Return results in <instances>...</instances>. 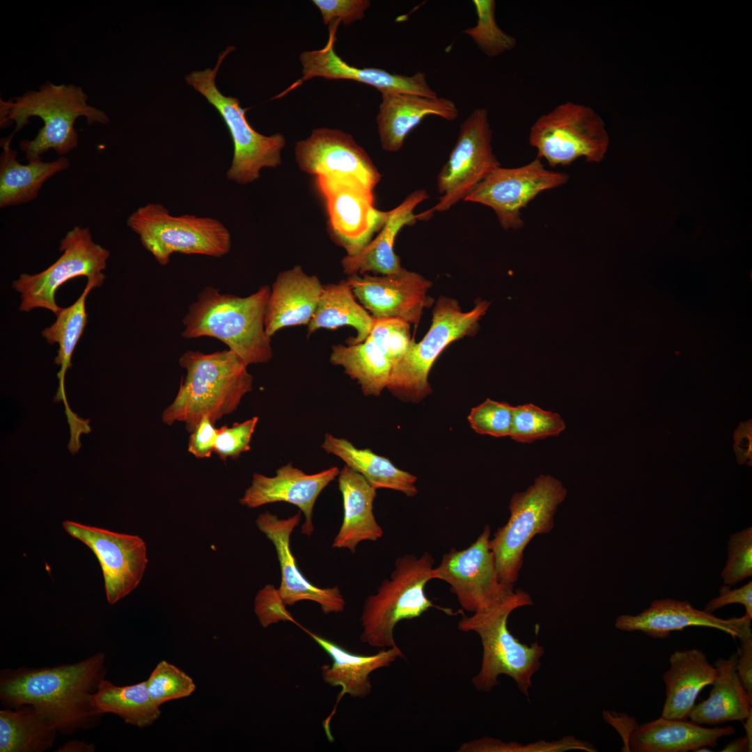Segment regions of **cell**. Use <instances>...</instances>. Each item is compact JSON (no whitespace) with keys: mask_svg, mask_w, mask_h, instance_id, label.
<instances>
[{"mask_svg":"<svg viewBox=\"0 0 752 752\" xmlns=\"http://www.w3.org/2000/svg\"><path fill=\"white\" fill-rule=\"evenodd\" d=\"M127 225L161 265H166L175 253L221 258L231 248L230 233L220 221L194 214L172 215L160 203L139 207L127 217Z\"/></svg>","mask_w":752,"mask_h":752,"instance_id":"cell-8","label":"cell"},{"mask_svg":"<svg viewBox=\"0 0 752 752\" xmlns=\"http://www.w3.org/2000/svg\"><path fill=\"white\" fill-rule=\"evenodd\" d=\"M742 722H743L746 732L745 736L747 738L749 746L752 747V712Z\"/></svg>","mask_w":752,"mask_h":752,"instance_id":"cell-56","label":"cell"},{"mask_svg":"<svg viewBox=\"0 0 752 752\" xmlns=\"http://www.w3.org/2000/svg\"><path fill=\"white\" fill-rule=\"evenodd\" d=\"M87 100L81 86L46 81L38 91L31 90L7 101L1 99L0 127L15 123V134L29 123L31 117H39L43 127L34 139H24L19 144L26 159L28 162L40 159L42 155L52 149L63 156L78 145L74 125L79 117L86 118L89 125L109 122L106 113L88 104Z\"/></svg>","mask_w":752,"mask_h":752,"instance_id":"cell-3","label":"cell"},{"mask_svg":"<svg viewBox=\"0 0 752 752\" xmlns=\"http://www.w3.org/2000/svg\"><path fill=\"white\" fill-rule=\"evenodd\" d=\"M490 533L486 525L470 546L451 549L433 568L432 579L448 583L461 607L469 612L484 610L513 590L514 584L499 579L489 548Z\"/></svg>","mask_w":752,"mask_h":752,"instance_id":"cell-15","label":"cell"},{"mask_svg":"<svg viewBox=\"0 0 752 752\" xmlns=\"http://www.w3.org/2000/svg\"><path fill=\"white\" fill-rule=\"evenodd\" d=\"M569 175L547 170L536 158L517 168L494 169L464 199L492 208L505 230L524 226L521 210L545 190L565 185Z\"/></svg>","mask_w":752,"mask_h":752,"instance_id":"cell-16","label":"cell"},{"mask_svg":"<svg viewBox=\"0 0 752 752\" xmlns=\"http://www.w3.org/2000/svg\"><path fill=\"white\" fill-rule=\"evenodd\" d=\"M301 512L286 519L265 511L256 519L257 528L272 542L276 551L281 573L279 593L285 605L302 600L318 603L324 614L341 613L345 601L338 586L321 588L310 582L298 568L290 547V536L299 525Z\"/></svg>","mask_w":752,"mask_h":752,"instance_id":"cell-20","label":"cell"},{"mask_svg":"<svg viewBox=\"0 0 752 752\" xmlns=\"http://www.w3.org/2000/svg\"><path fill=\"white\" fill-rule=\"evenodd\" d=\"M346 281L356 299L374 319L397 318L416 326L424 308L433 302L427 295L432 283L404 268L388 275L354 274Z\"/></svg>","mask_w":752,"mask_h":752,"instance_id":"cell-18","label":"cell"},{"mask_svg":"<svg viewBox=\"0 0 752 752\" xmlns=\"http://www.w3.org/2000/svg\"><path fill=\"white\" fill-rule=\"evenodd\" d=\"M295 156L302 171L315 176L352 175L372 190L381 178L365 150L350 134L339 130H313L308 137L295 143Z\"/></svg>","mask_w":752,"mask_h":752,"instance_id":"cell-19","label":"cell"},{"mask_svg":"<svg viewBox=\"0 0 752 752\" xmlns=\"http://www.w3.org/2000/svg\"><path fill=\"white\" fill-rule=\"evenodd\" d=\"M339 472L337 467H332L316 473L307 474L289 462L279 468L272 477L253 473L251 483L239 503L249 508L276 502L295 505L305 517L301 533L310 537L314 531L313 510L315 501Z\"/></svg>","mask_w":752,"mask_h":752,"instance_id":"cell-21","label":"cell"},{"mask_svg":"<svg viewBox=\"0 0 752 752\" xmlns=\"http://www.w3.org/2000/svg\"><path fill=\"white\" fill-rule=\"evenodd\" d=\"M603 717L606 722L613 726L620 735L624 743L622 751H630L629 739L639 726L636 719L625 713H617L612 711H604Z\"/></svg>","mask_w":752,"mask_h":752,"instance_id":"cell-52","label":"cell"},{"mask_svg":"<svg viewBox=\"0 0 752 752\" xmlns=\"http://www.w3.org/2000/svg\"><path fill=\"white\" fill-rule=\"evenodd\" d=\"M733 726L705 728L691 721L660 718L636 728L629 739L630 751L687 752L714 748L719 738L733 735Z\"/></svg>","mask_w":752,"mask_h":752,"instance_id":"cell-31","label":"cell"},{"mask_svg":"<svg viewBox=\"0 0 752 752\" xmlns=\"http://www.w3.org/2000/svg\"><path fill=\"white\" fill-rule=\"evenodd\" d=\"M528 141L551 167L567 166L579 158L598 163L605 157L609 136L603 120L590 107L560 104L540 116L531 127Z\"/></svg>","mask_w":752,"mask_h":752,"instance_id":"cell-11","label":"cell"},{"mask_svg":"<svg viewBox=\"0 0 752 752\" xmlns=\"http://www.w3.org/2000/svg\"><path fill=\"white\" fill-rule=\"evenodd\" d=\"M278 589L272 585H267L256 595L254 611L263 627H268L280 621H290L302 627L286 609Z\"/></svg>","mask_w":752,"mask_h":752,"instance_id":"cell-48","label":"cell"},{"mask_svg":"<svg viewBox=\"0 0 752 752\" xmlns=\"http://www.w3.org/2000/svg\"><path fill=\"white\" fill-rule=\"evenodd\" d=\"M741 604L744 606L746 616L752 619V581L739 588L730 589V586H723L719 588L717 597L711 600L705 605V611L712 613L719 609L730 604Z\"/></svg>","mask_w":752,"mask_h":752,"instance_id":"cell-50","label":"cell"},{"mask_svg":"<svg viewBox=\"0 0 752 752\" xmlns=\"http://www.w3.org/2000/svg\"><path fill=\"white\" fill-rule=\"evenodd\" d=\"M105 655L73 664L1 671L0 700L9 708L30 705L63 735L95 727L102 714L91 697L105 678Z\"/></svg>","mask_w":752,"mask_h":752,"instance_id":"cell-1","label":"cell"},{"mask_svg":"<svg viewBox=\"0 0 752 752\" xmlns=\"http://www.w3.org/2000/svg\"><path fill=\"white\" fill-rule=\"evenodd\" d=\"M428 198L425 189H418L388 211L386 220L377 236L357 255L343 258L341 264L344 273L352 276L368 272L381 275L399 272L402 267L393 249L396 236L403 227L412 226L418 218L425 217L424 213L417 215L414 211Z\"/></svg>","mask_w":752,"mask_h":752,"instance_id":"cell-28","label":"cell"},{"mask_svg":"<svg viewBox=\"0 0 752 752\" xmlns=\"http://www.w3.org/2000/svg\"><path fill=\"white\" fill-rule=\"evenodd\" d=\"M217 428L210 418L205 415L191 432L188 452L197 458H209L214 453Z\"/></svg>","mask_w":752,"mask_h":752,"instance_id":"cell-49","label":"cell"},{"mask_svg":"<svg viewBox=\"0 0 752 752\" xmlns=\"http://www.w3.org/2000/svg\"><path fill=\"white\" fill-rule=\"evenodd\" d=\"M669 663V668L663 675L666 698L661 716L685 720L702 689L713 684L717 671L709 663L705 653L697 648L675 650Z\"/></svg>","mask_w":752,"mask_h":752,"instance_id":"cell-29","label":"cell"},{"mask_svg":"<svg viewBox=\"0 0 752 752\" xmlns=\"http://www.w3.org/2000/svg\"><path fill=\"white\" fill-rule=\"evenodd\" d=\"M258 421L253 416L242 423H235L231 427L226 425L217 428L214 453L221 460L235 459L251 450V440Z\"/></svg>","mask_w":752,"mask_h":752,"instance_id":"cell-46","label":"cell"},{"mask_svg":"<svg viewBox=\"0 0 752 752\" xmlns=\"http://www.w3.org/2000/svg\"><path fill=\"white\" fill-rule=\"evenodd\" d=\"M95 746L83 741L71 740L60 746L56 752H93Z\"/></svg>","mask_w":752,"mask_h":752,"instance_id":"cell-54","label":"cell"},{"mask_svg":"<svg viewBox=\"0 0 752 752\" xmlns=\"http://www.w3.org/2000/svg\"><path fill=\"white\" fill-rule=\"evenodd\" d=\"M492 131L484 108L474 109L460 125L457 141L437 176L441 194L429 210L444 212L464 199L500 166L492 148Z\"/></svg>","mask_w":752,"mask_h":752,"instance_id":"cell-14","label":"cell"},{"mask_svg":"<svg viewBox=\"0 0 752 752\" xmlns=\"http://www.w3.org/2000/svg\"><path fill=\"white\" fill-rule=\"evenodd\" d=\"M565 428V422L558 413L528 403L514 407L510 437L519 443H531L557 436Z\"/></svg>","mask_w":752,"mask_h":752,"instance_id":"cell-40","label":"cell"},{"mask_svg":"<svg viewBox=\"0 0 752 752\" xmlns=\"http://www.w3.org/2000/svg\"><path fill=\"white\" fill-rule=\"evenodd\" d=\"M338 476L343 518L332 547L347 549L354 554L361 542L376 541L383 535L373 513L376 489L360 473L346 465L340 470Z\"/></svg>","mask_w":752,"mask_h":752,"instance_id":"cell-30","label":"cell"},{"mask_svg":"<svg viewBox=\"0 0 752 752\" xmlns=\"http://www.w3.org/2000/svg\"><path fill=\"white\" fill-rule=\"evenodd\" d=\"M0 711V752H43L54 744L58 732L33 706L23 705Z\"/></svg>","mask_w":752,"mask_h":752,"instance_id":"cell-37","label":"cell"},{"mask_svg":"<svg viewBox=\"0 0 752 752\" xmlns=\"http://www.w3.org/2000/svg\"><path fill=\"white\" fill-rule=\"evenodd\" d=\"M234 49L229 46L221 52L213 69L193 71L185 79L217 110L230 134L234 152L227 178L246 185L259 178L262 169L275 168L281 164V152L285 139L280 133L265 136L256 131L246 118L247 109L241 107L239 100L223 95L217 88L215 80L219 68Z\"/></svg>","mask_w":752,"mask_h":752,"instance_id":"cell-10","label":"cell"},{"mask_svg":"<svg viewBox=\"0 0 752 752\" xmlns=\"http://www.w3.org/2000/svg\"><path fill=\"white\" fill-rule=\"evenodd\" d=\"M376 117L381 146L388 152L398 151L408 134L428 116L447 120L458 116L455 103L446 97H429L420 95L386 92Z\"/></svg>","mask_w":752,"mask_h":752,"instance_id":"cell-25","label":"cell"},{"mask_svg":"<svg viewBox=\"0 0 752 752\" xmlns=\"http://www.w3.org/2000/svg\"><path fill=\"white\" fill-rule=\"evenodd\" d=\"M329 361L356 379L365 395L379 396L388 386L392 365L369 336L359 343L332 345Z\"/></svg>","mask_w":752,"mask_h":752,"instance_id":"cell-36","label":"cell"},{"mask_svg":"<svg viewBox=\"0 0 752 752\" xmlns=\"http://www.w3.org/2000/svg\"><path fill=\"white\" fill-rule=\"evenodd\" d=\"M318 277L308 275L297 265L281 272L274 282L267 300L265 326L272 337L280 329L308 325L322 292Z\"/></svg>","mask_w":752,"mask_h":752,"instance_id":"cell-27","label":"cell"},{"mask_svg":"<svg viewBox=\"0 0 752 752\" xmlns=\"http://www.w3.org/2000/svg\"><path fill=\"white\" fill-rule=\"evenodd\" d=\"M146 683L152 700L159 707L166 702L188 697L196 689L189 675L165 660L157 664Z\"/></svg>","mask_w":752,"mask_h":752,"instance_id":"cell-42","label":"cell"},{"mask_svg":"<svg viewBox=\"0 0 752 752\" xmlns=\"http://www.w3.org/2000/svg\"><path fill=\"white\" fill-rule=\"evenodd\" d=\"M322 448L341 459L346 466L360 473L376 489H391L407 496H414L418 492L415 476L398 468L388 458L377 455L368 448H357L347 439L330 434H326Z\"/></svg>","mask_w":752,"mask_h":752,"instance_id":"cell-34","label":"cell"},{"mask_svg":"<svg viewBox=\"0 0 752 752\" xmlns=\"http://www.w3.org/2000/svg\"><path fill=\"white\" fill-rule=\"evenodd\" d=\"M433 565L428 552L397 558L391 577L382 581L377 593L363 604L360 619L363 643L381 649L398 646L393 636L396 625L418 618L431 607L453 614L449 609L434 605L425 594L426 584L433 579Z\"/></svg>","mask_w":752,"mask_h":752,"instance_id":"cell-6","label":"cell"},{"mask_svg":"<svg viewBox=\"0 0 752 752\" xmlns=\"http://www.w3.org/2000/svg\"><path fill=\"white\" fill-rule=\"evenodd\" d=\"M304 629L312 639L331 658V665L324 664L321 668L323 681L332 686L340 687L334 710L323 722L324 728L329 739H333L329 730V723L334 714L337 704L345 694L353 698H364L371 691L370 675L373 671L389 666L403 654L398 646L383 648L377 653L363 655L348 651L336 643L306 629Z\"/></svg>","mask_w":752,"mask_h":752,"instance_id":"cell-24","label":"cell"},{"mask_svg":"<svg viewBox=\"0 0 752 752\" xmlns=\"http://www.w3.org/2000/svg\"><path fill=\"white\" fill-rule=\"evenodd\" d=\"M65 531L90 548L101 566L107 602L114 604L141 582L147 564L144 541L138 535L112 532L71 521Z\"/></svg>","mask_w":752,"mask_h":752,"instance_id":"cell-17","label":"cell"},{"mask_svg":"<svg viewBox=\"0 0 752 752\" xmlns=\"http://www.w3.org/2000/svg\"><path fill=\"white\" fill-rule=\"evenodd\" d=\"M1 139L0 207L26 203L37 198L43 184L56 173L70 166L68 159L61 156L53 162L40 159L22 164L17 159V152L11 148L13 135Z\"/></svg>","mask_w":752,"mask_h":752,"instance_id":"cell-33","label":"cell"},{"mask_svg":"<svg viewBox=\"0 0 752 752\" xmlns=\"http://www.w3.org/2000/svg\"><path fill=\"white\" fill-rule=\"evenodd\" d=\"M338 24H329V39L324 47L318 50L306 51L299 55L302 66L301 81L314 77H322L329 80L349 79L375 87L381 93L398 92L429 97H437L436 92L429 86L425 74L422 72L407 76L392 74L379 68H359L345 62L336 54L334 49Z\"/></svg>","mask_w":752,"mask_h":752,"instance_id":"cell-22","label":"cell"},{"mask_svg":"<svg viewBox=\"0 0 752 752\" xmlns=\"http://www.w3.org/2000/svg\"><path fill=\"white\" fill-rule=\"evenodd\" d=\"M368 336L386 355L392 368L403 358L414 340L411 338L410 324L397 318L374 319Z\"/></svg>","mask_w":752,"mask_h":752,"instance_id":"cell-43","label":"cell"},{"mask_svg":"<svg viewBox=\"0 0 752 752\" xmlns=\"http://www.w3.org/2000/svg\"><path fill=\"white\" fill-rule=\"evenodd\" d=\"M59 250L61 256L46 269L35 274H22L13 282V289L20 294V311L40 308L56 315L61 307L56 303V292L65 282L79 276L104 282L103 271L110 253L93 240L88 227L77 226L68 231L60 242Z\"/></svg>","mask_w":752,"mask_h":752,"instance_id":"cell-12","label":"cell"},{"mask_svg":"<svg viewBox=\"0 0 752 752\" xmlns=\"http://www.w3.org/2000/svg\"><path fill=\"white\" fill-rule=\"evenodd\" d=\"M567 493L559 480L550 475H540L526 490L512 496L507 523L489 540L502 583L514 584L517 581L525 548L534 536L553 529L555 513Z\"/></svg>","mask_w":752,"mask_h":752,"instance_id":"cell-7","label":"cell"},{"mask_svg":"<svg viewBox=\"0 0 752 752\" xmlns=\"http://www.w3.org/2000/svg\"><path fill=\"white\" fill-rule=\"evenodd\" d=\"M270 290L268 285H263L242 297L205 288L189 306L181 336L186 339L217 338L247 366L267 363L273 357L271 337L265 326Z\"/></svg>","mask_w":752,"mask_h":752,"instance_id":"cell-4","label":"cell"},{"mask_svg":"<svg viewBox=\"0 0 752 752\" xmlns=\"http://www.w3.org/2000/svg\"><path fill=\"white\" fill-rule=\"evenodd\" d=\"M320 11L324 24L337 22L347 26L361 20L370 6L368 0H313Z\"/></svg>","mask_w":752,"mask_h":752,"instance_id":"cell-47","label":"cell"},{"mask_svg":"<svg viewBox=\"0 0 752 752\" xmlns=\"http://www.w3.org/2000/svg\"><path fill=\"white\" fill-rule=\"evenodd\" d=\"M752 575V527L730 537L728 559L721 576L726 585L731 586Z\"/></svg>","mask_w":752,"mask_h":752,"instance_id":"cell-45","label":"cell"},{"mask_svg":"<svg viewBox=\"0 0 752 752\" xmlns=\"http://www.w3.org/2000/svg\"><path fill=\"white\" fill-rule=\"evenodd\" d=\"M373 322L374 318L357 301L345 280L322 285L316 309L307 325L308 335L320 329H336L350 326L356 330L357 336L348 338L346 343L356 344L368 337Z\"/></svg>","mask_w":752,"mask_h":752,"instance_id":"cell-35","label":"cell"},{"mask_svg":"<svg viewBox=\"0 0 752 752\" xmlns=\"http://www.w3.org/2000/svg\"><path fill=\"white\" fill-rule=\"evenodd\" d=\"M179 363L186 375L175 399L162 413L167 425L183 422L192 432L205 415L215 424L235 411L244 395L252 390L248 366L229 349L210 354L188 350Z\"/></svg>","mask_w":752,"mask_h":752,"instance_id":"cell-2","label":"cell"},{"mask_svg":"<svg viewBox=\"0 0 752 752\" xmlns=\"http://www.w3.org/2000/svg\"><path fill=\"white\" fill-rule=\"evenodd\" d=\"M489 305L481 301L464 312L457 300L441 297L428 331L418 343L413 340L403 358L392 368L386 389L405 401L419 402L428 395L432 391L428 375L437 357L453 341L476 333L478 321Z\"/></svg>","mask_w":752,"mask_h":752,"instance_id":"cell-9","label":"cell"},{"mask_svg":"<svg viewBox=\"0 0 752 752\" xmlns=\"http://www.w3.org/2000/svg\"><path fill=\"white\" fill-rule=\"evenodd\" d=\"M102 283L103 282L97 280L87 281L82 294L76 301L68 307L61 308L56 315V321L41 332L49 345H58V354L54 359V363L60 366V370L57 373L58 387L54 402H63L64 412L70 427V439L74 442L79 441L81 435L89 433L91 428L89 425V418L79 417L70 409L65 391V376L68 369L72 367L73 352L87 324L86 297L92 289L102 285Z\"/></svg>","mask_w":752,"mask_h":752,"instance_id":"cell-26","label":"cell"},{"mask_svg":"<svg viewBox=\"0 0 752 752\" xmlns=\"http://www.w3.org/2000/svg\"><path fill=\"white\" fill-rule=\"evenodd\" d=\"M315 184L325 203L332 237L347 256L357 255L381 230L388 212L375 207L373 190L352 175H317Z\"/></svg>","mask_w":752,"mask_h":752,"instance_id":"cell-13","label":"cell"},{"mask_svg":"<svg viewBox=\"0 0 752 752\" xmlns=\"http://www.w3.org/2000/svg\"><path fill=\"white\" fill-rule=\"evenodd\" d=\"M739 640L736 669L747 693L752 697V633L746 634Z\"/></svg>","mask_w":752,"mask_h":752,"instance_id":"cell-51","label":"cell"},{"mask_svg":"<svg viewBox=\"0 0 752 752\" xmlns=\"http://www.w3.org/2000/svg\"><path fill=\"white\" fill-rule=\"evenodd\" d=\"M736 447L737 457L739 460L744 461L748 460L751 456V427L749 425H743L742 428H739L736 432Z\"/></svg>","mask_w":752,"mask_h":752,"instance_id":"cell-53","label":"cell"},{"mask_svg":"<svg viewBox=\"0 0 752 752\" xmlns=\"http://www.w3.org/2000/svg\"><path fill=\"white\" fill-rule=\"evenodd\" d=\"M752 747L749 744L746 737H741L730 742L722 750V752H751Z\"/></svg>","mask_w":752,"mask_h":752,"instance_id":"cell-55","label":"cell"},{"mask_svg":"<svg viewBox=\"0 0 752 752\" xmlns=\"http://www.w3.org/2000/svg\"><path fill=\"white\" fill-rule=\"evenodd\" d=\"M533 604L531 595L521 589L512 590L489 607L464 616L457 624L463 632H473L480 638L483 657L478 673L472 677L474 687L490 691L498 685L501 675L510 677L526 697L532 687V677L540 666L545 654L537 641L528 645L510 632L508 619L515 609Z\"/></svg>","mask_w":752,"mask_h":752,"instance_id":"cell-5","label":"cell"},{"mask_svg":"<svg viewBox=\"0 0 752 752\" xmlns=\"http://www.w3.org/2000/svg\"><path fill=\"white\" fill-rule=\"evenodd\" d=\"M477 22L475 26L463 31L478 47L490 57L501 55L515 48L517 40L498 25L495 17L496 2L494 0H473Z\"/></svg>","mask_w":752,"mask_h":752,"instance_id":"cell-39","label":"cell"},{"mask_svg":"<svg viewBox=\"0 0 752 752\" xmlns=\"http://www.w3.org/2000/svg\"><path fill=\"white\" fill-rule=\"evenodd\" d=\"M91 703L100 714H114L130 725L143 728L151 726L161 715L160 707L152 700L146 681L117 686L104 678L91 697Z\"/></svg>","mask_w":752,"mask_h":752,"instance_id":"cell-38","label":"cell"},{"mask_svg":"<svg viewBox=\"0 0 752 752\" xmlns=\"http://www.w3.org/2000/svg\"><path fill=\"white\" fill-rule=\"evenodd\" d=\"M514 407L505 402L487 398L473 407L468 416L471 428L478 434L495 437L510 436Z\"/></svg>","mask_w":752,"mask_h":752,"instance_id":"cell-44","label":"cell"},{"mask_svg":"<svg viewBox=\"0 0 752 752\" xmlns=\"http://www.w3.org/2000/svg\"><path fill=\"white\" fill-rule=\"evenodd\" d=\"M569 750H581L588 752L597 751L590 743L572 736L558 740L547 742L540 740L526 744L514 742H505L499 739L482 737L473 739L460 745L459 752H560Z\"/></svg>","mask_w":752,"mask_h":752,"instance_id":"cell-41","label":"cell"},{"mask_svg":"<svg viewBox=\"0 0 752 752\" xmlns=\"http://www.w3.org/2000/svg\"><path fill=\"white\" fill-rule=\"evenodd\" d=\"M751 621L746 615L723 619L694 608L688 601L664 598L653 601L650 607L637 615L619 616L615 627L625 632H641L654 639L668 638L671 632L689 627H705L740 639L751 633Z\"/></svg>","mask_w":752,"mask_h":752,"instance_id":"cell-23","label":"cell"},{"mask_svg":"<svg viewBox=\"0 0 752 752\" xmlns=\"http://www.w3.org/2000/svg\"><path fill=\"white\" fill-rule=\"evenodd\" d=\"M737 653L728 659L718 658L713 664L716 677L709 697L695 705L689 718L696 723L718 725L742 721L752 712V697L749 695L737 672Z\"/></svg>","mask_w":752,"mask_h":752,"instance_id":"cell-32","label":"cell"}]
</instances>
